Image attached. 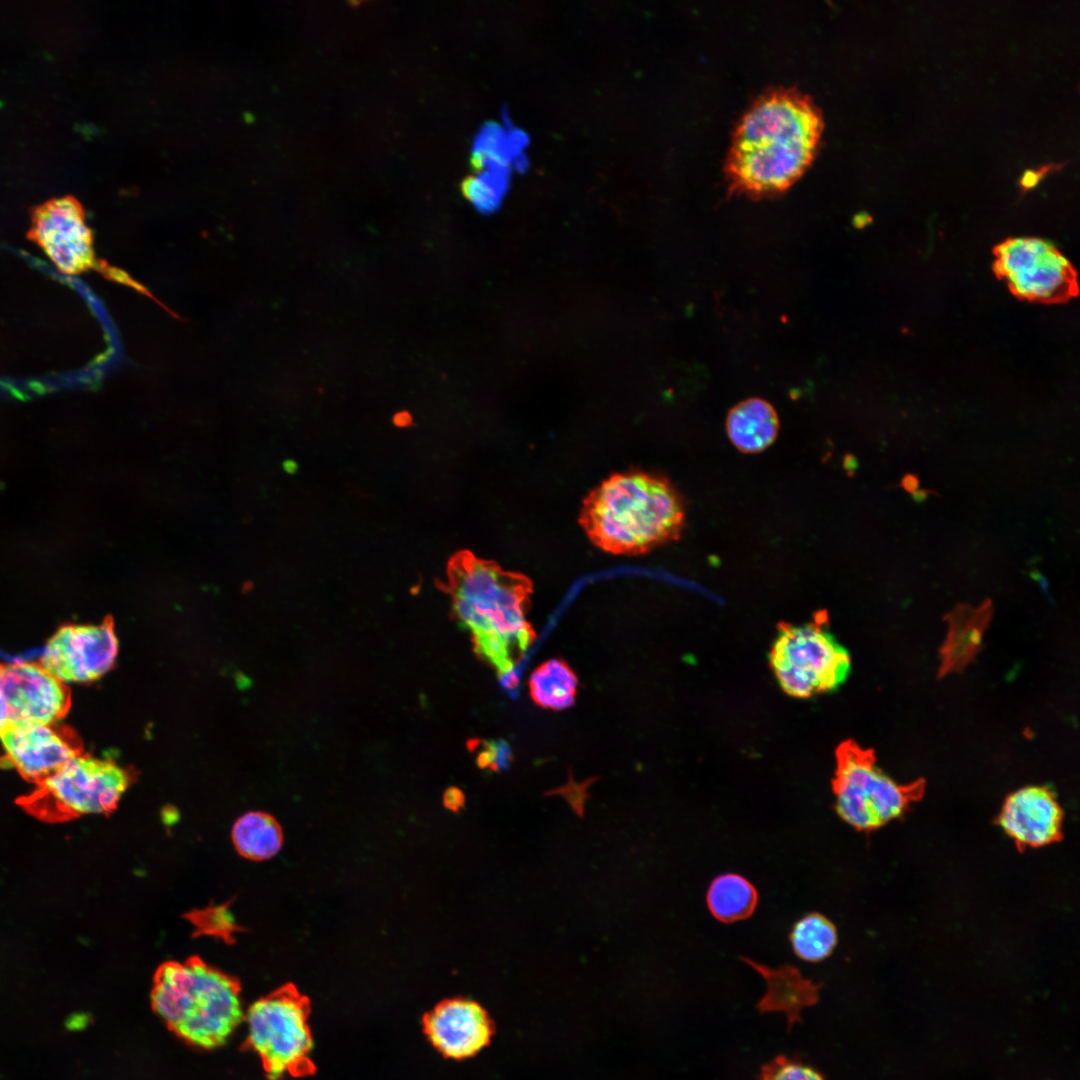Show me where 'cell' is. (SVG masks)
I'll return each instance as SVG.
<instances>
[{
    "label": "cell",
    "mask_w": 1080,
    "mask_h": 1080,
    "mask_svg": "<svg viewBox=\"0 0 1080 1080\" xmlns=\"http://www.w3.org/2000/svg\"><path fill=\"white\" fill-rule=\"evenodd\" d=\"M135 778L111 760L80 755L16 799L25 812L47 823L88 814H110Z\"/></svg>",
    "instance_id": "cell-5"
},
{
    "label": "cell",
    "mask_w": 1080,
    "mask_h": 1080,
    "mask_svg": "<svg viewBox=\"0 0 1080 1080\" xmlns=\"http://www.w3.org/2000/svg\"><path fill=\"white\" fill-rule=\"evenodd\" d=\"M510 166L480 168L464 184V194L479 212L496 211L510 186Z\"/></svg>",
    "instance_id": "cell-22"
},
{
    "label": "cell",
    "mask_w": 1080,
    "mask_h": 1080,
    "mask_svg": "<svg viewBox=\"0 0 1080 1080\" xmlns=\"http://www.w3.org/2000/svg\"><path fill=\"white\" fill-rule=\"evenodd\" d=\"M706 902L715 919L723 923H733L753 914L758 903V893L745 877L724 873L711 881Z\"/></svg>",
    "instance_id": "cell-19"
},
{
    "label": "cell",
    "mask_w": 1080,
    "mask_h": 1080,
    "mask_svg": "<svg viewBox=\"0 0 1080 1080\" xmlns=\"http://www.w3.org/2000/svg\"><path fill=\"white\" fill-rule=\"evenodd\" d=\"M448 584L455 616L472 633L475 651L501 677L512 674L533 638L526 619L529 578L462 551L448 564Z\"/></svg>",
    "instance_id": "cell-2"
},
{
    "label": "cell",
    "mask_w": 1080,
    "mask_h": 1080,
    "mask_svg": "<svg viewBox=\"0 0 1080 1080\" xmlns=\"http://www.w3.org/2000/svg\"><path fill=\"white\" fill-rule=\"evenodd\" d=\"M507 138L512 159L525 153L529 144V136L524 130L512 126L507 130Z\"/></svg>",
    "instance_id": "cell-28"
},
{
    "label": "cell",
    "mask_w": 1080,
    "mask_h": 1080,
    "mask_svg": "<svg viewBox=\"0 0 1080 1080\" xmlns=\"http://www.w3.org/2000/svg\"><path fill=\"white\" fill-rule=\"evenodd\" d=\"M410 421L411 417L408 413L403 412L395 416V423L398 426H407L410 424Z\"/></svg>",
    "instance_id": "cell-35"
},
{
    "label": "cell",
    "mask_w": 1080,
    "mask_h": 1080,
    "mask_svg": "<svg viewBox=\"0 0 1080 1080\" xmlns=\"http://www.w3.org/2000/svg\"><path fill=\"white\" fill-rule=\"evenodd\" d=\"M930 495H938L939 496V494L934 490L918 488L916 491L911 493V499L916 504H921V503L925 502Z\"/></svg>",
    "instance_id": "cell-32"
},
{
    "label": "cell",
    "mask_w": 1080,
    "mask_h": 1080,
    "mask_svg": "<svg viewBox=\"0 0 1080 1080\" xmlns=\"http://www.w3.org/2000/svg\"><path fill=\"white\" fill-rule=\"evenodd\" d=\"M1064 163H1050L1038 167L1037 169H1027L1023 172L1018 180V185L1021 188V193L1024 194L1029 190L1036 187L1040 181L1048 174L1057 172L1064 167Z\"/></svg>",
    "instance_id": "cell-27"
},
{
    "label": "cell",
    "mask_w": 1080,
    "mask_h": 1080,
    "mask_svg": "<svg viewBox=\"0 0 1080 1080\" xmlns=\"http://www.w3.org/2000/svg\"><path fill=\"white\" fill-rule=\"evenodd\" d=\"M7 721H8V717H7L6 705H5V702H4L3 698H2V696L0 695V731H1V729L3 728V726L5 725V723Z\"/></svg>",
    "instance_id": "cell-34"
},
{
    "label": "cell",
    "mask_w": 1080,
    "mask_h": 1080,
    "mask_svg": "<svg viewBox=\"0 0 1080 1080\" xmlns=\"http://www.w3.org/2000/svg\"><path fill=\"white\" fill-rule=\"evenodd\" d=\"M528 167L529 160L525 153L513 158L510 163V168L512 170H516L517 172H524L527 170Z\"/></svg>",
    "instance_id": "cell-31"
},
{
    "label": "cell",
    "mask_w": 1080,
    "mask_h": 1080,
    "mask_svg": "<svg viewBox=\"0 0 1080 1080\" xmlns=\"http://www.w3.org/2000/svg\"><path fill=\"white\" fill-rule=\"evenodd\" d=\"M507 130L502 123L489 121L483 124L472 142V156L479 168L510 166Z\"/></svg>",
    "instance_id": "cell-23"
},
{
    "label": "cell",
    "mask_w": 1080,
    "mask_h": 1080,
    "mask_svg": "<svg viewBox=\"0 0 1080 1080\" xmlns=\"http://www.w3.org/2000/svg\"><path fill=\"white\" fill-rule=\"evenodd\" d=\"M579 522L603 551L639 555L680 537L685 508L664 477L628 471L613 474L585 497Z\"/></svg>",
    "instance_id": "cell-3"
},
{
    "label": "cell",
    "mask_w": 1080,
    "mask_h": 1080,
    "mask_svg": "<svg viewBox=\"0 0 1080 1080\" xmlns=\"http://www.w3.org/2000/svg\"><path fill=\"white\" fill-rule=\"evenodd\" d=\"M995 270L1014 294L1025 299L1062 301L1077 291L1076 275L1069 260L1042 239L1006 240L996 249Z\"/></svg>",
    "instance_id": "cell-9"
},
{
    "label": "cell",
    "mask_w": 1080,
    "mask_h": 1080,
    "mask_svg": "<svg viewBox=\"0 0 1080 1080\" xmlns=\"http://www.w3.org/2000/svg\"><path fill=\"white\" fill-rule=\"evenodd\" d=\"M823 131L821 111L795 88L766 91L737 122L726 159L730 191L751 197L786 190L808 168Z\"/></svg>",
    "instance_id": "cell-1"
},
{
    "label": "cell",
    "mask_w": 1080,
    "mask_h": 1080,
    "mask_svg": "<svg viewBox=\"0 0 1080 1080\" xmlns=\"http://www.w3.org/2000/svg\"><path fill=\"white\" fill-rule=\"evenodd\" d=\"M4 755L0 766L12 767L37 785L83 754V743L68 726L6 722L0 731Z\"/></svg>",
    "instance_id": "cell-11"
},
{
    "label": "cell",
    "mask_w": 1080,
    "mask_h": 1080,
    "mask_svg": "<svg viewBox=\"0 0 1080 1080\" xmlns=\"http://www.w3.org/2000/svg\"><path fill=\"white\" fill-rule=\"evenodd\" d=\"M443 803L446 808L457 811L464 804V795L461 790L456 787H450L446 790L443 796Z\"/></svg>",
    "instance_id": "cell-29"
},
{
    "label": "cell",
    "mask_w": 1080,
    "mask_h": 1080,
    "mask_svg": "<svg viewBox=\"0 0 1080 1080\" xmlns=\"http://www.w3.org/2000/svg\"><path fill=\"white\" fill-rule=\"evenodd\" d=\"M423 1028L432 1045L445 1057L461 1060L488 1046L494 1024L477 1002L454 998L438 1003L423 1016Z\"/></svg>",
    "instance_id": "cell-14"
},
{
    "label": "cell",
    "mask_w": 1080,
    "mask_h": 1080,
    "mask_svg": "<svg viewBox=\"0 0 1080 1080\" xmlns=\"http://www.w3.org/2000/svg\"><path fill=\"white\" fill-rule=\"evenodd\" d=\"M114 623L64 625L48 640L39 663L62 682H89L109 671L117 657Z\"/></svg>",
    "instance_id": "cell-12"
},
{
    "label": "cell",
    "mask_w": 1080,
    "mask_h": 1080,
    "mask_svg": "<svg viewBox=\"0 0 1080 1080\" xmlns=\"http://www.w3.org/2000/svg\"><path fill=\"white\" fill-rule=\"evenodd\" d=\"M760 1080H823L815 1070L810 1067L778 1057L762 1068Z\"/></svg>",
    "instance_id": "cell-25"
},
{
    "label": "cell",
    "mask_w": 1080,
    "mask_h": 1080,
    "mask_svg": "<svg viewBox=\"0 0 1080 1080\" xmlns=\"http://www.w3.org/2000/svg\"><path fill=\"white\" fill-rule=\"evenodd\" d=\"M726 429L730 441L744 453H758L777 437L779 420L773 406L759 398L741 401L728 413Z\"/></svg>",
    "instance_id": "cell-17"
},
{
    "label": "cell",
    "mask_w": 1080,
    "mask_h": 1080,
    "mask_svg": "<svg viewBox=\"0 0 1080 1080\" xmlns=\"http://www.w3.org/2000/svg\"><path fill=\"white\" fill-rule=\"evenodd\" d=\"M534 701L548 709L562 710L574 703L577 678L570 667L559 659L541 664L529 678Z\"/></svg>",
    "instance_id": "cell-20"
},
{
    "label": "cell",
    "mask_w": 1080,
    "mask_h": 1080,
    "mask_svg": "<svg viewBox=\"0 0 1080 1080\" xmlns=\"http://www.w3.org/2000/svg\"><path fill=\"white\" fill-rule=\"evenodd\" d=\"M998 824L1019 848L1043 847L1062 838L1063 811L1048 787L1025 786L1007 796Z\"/></svg>",
    "instance_id": "cell-15"
},
{
    "label": "cell",
    "mask_w": 1080,
    "mask_h": 1080,
    "mask_svg": "<svg viewBox=\"0 0 1080 1080\" xmlns=\"http://www.w3.org/2000/svg\"><path fill=\"white\" fill-rule=\"evenodd\" d=\"M236 851L252 861L274 857L283 844V832L277 820L268 813L251 811L240 816L231 832Z\"/></svg>",
    "instance_id": "cell-18"
},
{
    "label": "cell",
    "mask_w": 1080,
    "mask_h": 1080,
    "mask_svg": "<svg viewBox=\"0 0 1080 1080\" xmlns=\"http://www.w3.org/2000/svg\"><path fill=\"white\" fill-rule=\"evenodd\" d=\"M27 238L64 274L78 275L96 267L92 231L83 206L72 195L33 206Z\"/></svg>",
    "instance_id": "cell-10"
},
{
    "label": "cell",
    "mask_w": 1080,
    "mask_h": 1080,
    "mask_svg": "<svg viewBox=\"0 0 1080 1080\" xmlns=\"http://www.w3.org/2000/svg\"><path fill=\"white\" fill-rule=\"evenodd\" d=\"M7 722L53 724L71 708L69 687L35 662L0 663Z\"/></svg>",
    "instance_id": "cell-13"
},
{
    "label": "cell",
    "mask_w": 1080,
    "mask_h": 1080,
    "mask_svg": "<svg viewBox=\"0 0 1080 1080\" xmlns=\"http://www.w3.org/2000/svg\"><path fill=\"white\" fill-rule=\"evenodd\" d=\"M769 666L784 693L808 699L840 688L849 676L851 657L830 632L823 613L810 622L780 624Z\"/></svg>",
    "instance_id": "cell-7"
},
{
    "label": "cell",
    "mask_w": 1080,
    "mask_h": 1080,
    "mask_svg": "<svg viewBox=\"0 0 1080 1080\" xmlns=\"http://www.w3.org/2000/svg\"><path fill=\"white\" fill-rule=\"evenodd\" d=\"M184 917L194 928V936H213L231 944L235 934L240 931V926L226 904L196 909L186 913Z\"/></svg>",
    "instance_id": "cell-24"
},
{
    "label": "cell",
    "mask_w": 1080,
    "mask_h": 1080,
    "mask_svg": "<svg viewBox=\"0 0 1080 1080\" xmlns=\"http://www.w3.org/2000/svg\"><path fill=\"white\" fill-rule=\"evenodd\" d=\"M152 1008L184 1041L222 1045L244 1020L238 981L198 956L167 961L156 970Z\"/></svg>",
    "instance_id": "cell-4"
},
{
    "label": "cell",
    "mask_w": 1080,
    "mask_h": 1080,
    "mask_svg": "<svg viewBox=\"0 0 1080 1080\" xmlns=\"http://www.w3.org/2000/svg\"><path fill=\"white\" fill-rule=\"evenodd\" d=\"M1029 576L1040 584V586H1041V588H1042V590L1044 592H1047L1048 581H1047L1046 577L1039 570L1031 569V571L1029 572Z\"/></svg>",
    "instance_id": "cell-33"
},
{
    "label": "cell",
    "mask_w": 1080,
    "mask_h": 1080,
    "mask_svg": "<svg viewBox=\"0 0 1080 1080\" xmlns=\"http://www.w3.org/2000/svg\"><path fill=\"white\" fill-rule=\"evenodd\" d=\"M838 941L836 926L826 916L812 912L800 918L790 933L794 953L807 962H820L834 951Z\"/></svg>",
    "instance_id": "cell-21"
},
{
    "label": "cell",
    "mask_w": 1080,
    "mask_h": 1080,
    "mask_svg": "<svg viewBox=\"0 0 1080 1080\" xmlns=\"http://www.w3.org/2000/svg\"><path fill=\"white\" fill-rule=\"evenodd\" d=\"M309 1015V999L292 984L258 999L244 1015L248 1044L271 1080L315 1073Z\"/></svg>",
    "instance_id": "cell-8"
},
{
    "label": "cell",
    "mask_w": 1080,
    "mask_h": 1080,
    "mask_svg": "<svg viewBox=\"0 0 1080 1080\" xmlns=\"http://www.w3.org/2000/svg\"><path fill=\"white\" fill-rule=\"evenodd\" d=\"M922 779L900 784L877 766L874 752L854 741L836 750L835 810L857 831L871 832L901 816L924 793Z\"/></svg>",
    "instance_id": "cell-6"
},
{
    "label": "cell",
    "mask_w": 1080,
    "mask_h": 1080,
    "mask_svg": "<svg viewBox=\"0 0 1080 1080\" xmlns=\"http://www.w3.org/2000/svg\"><path fill=\"white\" fill-rule=\"evenodd\" d=\"M919 485H920V480H919V477L916 474H914V473H906L905 475L902 476V478L900 480V483L898 485H896V487L897 486L901 487L906 492L911 494L912 492L916 491L919 488Z\"/></svg>",
    "instance_id": "cell-30"
},
{
    "label": "cell",
    "mask_w": 1080,
    "mask_h": 1080,
    "mask_svg": "<svg viewBox=\"0 0 1080 1080\" xmlns=\"http://www.w3.org/2000/svg\"><path fill=\"white\" fill-rule=\"evenodd\" d=\"M510 761V749L504 742H488L478 754L477 762L481 768L499 770Z\"/></svg>",
    "instance_id": "cell-26"
},
{
    "label": "cell",
    "mask_w": 1080,
    "mask_h": 1080,
    "mask_svg": "<svg viewBox=\"0 0 1080 1080\" xmlns=\"http://www.w3.org/2000/svg\"><path fill=\"white\" fill-rule=\"evenodd\" d=\"M992 613V602L987 599L977 607L958 604L945 615L948 630L939 651V677L961 671L974 659Z\"/></svg>",
    "instance_id": "cell-16"
}]
</instances>
